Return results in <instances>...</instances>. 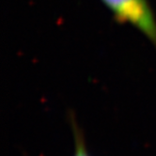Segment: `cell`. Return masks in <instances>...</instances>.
<instances>
[{"label":"cell","instance_id":"cell-1","mask_svg":"<svg viewBox=\"0 0 156 156\" xmlns=\"http://www.w3.org/2000/svg\"><path fill=\"white\" fill-rule=\"evenodd\" d=\"M114 18L138 29L156 48V17L149 0H101Z\"/></svg>","mask_w":156,"mask_h":156},{"label":"cell","instance_id":"cell-2","mask_svg":"<svg viewBox=\"0 0 156 156\" xmlns=\"http://www.w3.org/2000/svg\"><path fill=\"white\" fill-rule=\"evenodd\" d=\"M75 133V152L74 156H90L85 146V142L82 138V135L80 132L76 130Z\"/></svg>","mask_w":156,"mask_h":156}]
</instances>
